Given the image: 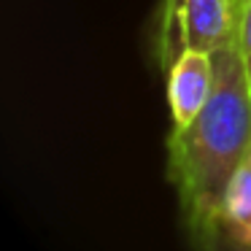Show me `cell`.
Here are the masks:
<instances>
[{
    "instance_id": "obj_1",
    "label": "cell",
    "mask_w": 251,
    "mask_h": 251,
    "mask_svg": "<svg viewBox=\"0 0 251 251\" xmlns=\"http://www.w3.org/2000/svg\"><path fill=\"white\" fill-rule=\"evenodd\" d=\"M211 60L213 89L205 108L168 138V178L189 235L219 227L229 181L251 157V81L238 44L213 51Z\"/></svg>"
},
{
    "instance_id": "obj_4",
    "label": "cell",
    "mask_w": 251,
    "mask_h": 251,
    "mask_svg": "<svg viewBox=\"0 0 251 251\" xmlns=\"http://www.w3.org/2000/svg\"><path fill=\"white\" fill-rule=\"evenodd\" d=\"M216 229L235 243L251 246V157L229 181Z\"/></svg>"
},
{
    "instance_id": "obj_6",
    "label": "cell",
    "mask_w": 251,
    "mask_h": 251,
    "mask_svg": "<svg viewBox=\"0 0 251 251\" xmlns=\"http://www.w3.org/2000/svg\"><path fill=\"white\" fill-rule=\"evenodd\" d=\"M192 246H195V251H251V246L235 243V240L224 238L219 229H208V232L192 235Z\"/></svg>"
},
{
    "instance_id": "obj_2",
    "label": "cell",
    "mask_w": 251,
    "mask_h": 251,
    "mask_svg": "<svg viewBox=\"0 0 251 251\" xmlns=\"http://www.w3.org/2000/svg\"><path fill=\"white\" fill-rule=\"evenodd\" d=\"M235 44H238V0H168L165 3V68L184 49L213 54Z\"/></svg>"
},
{
    "instance_id": "obj_3",
    "label": "cell",
    "mask_w": 251,
    "mask_h": 251,
    "mask_svg": "<svg viewBox=\"0 0 251 251\" xmlns=\"http://www.w3.org/2000/svg\"><path fill=\"white\" fill-rule=\"evenodd\" d=\"M213 89V60L197 49H184L168 65V108L173 130L186 127L202 108Z\"/></svg>"
},
{
    "instance_id": "obj_5",
    "label": "cell",
    "mask_w": 251,
    "mask_h": 251,
    "mask_svg": "<svg viewBox=\"0 0 251 251\" xmlns=\"http://www.w3.org/2000/svg\"><path fill=\"white\" fill-rule=\"evenodd\" d=\"M238 51L251 81V0H238Z\"/></svg>"
}]
</instances>
